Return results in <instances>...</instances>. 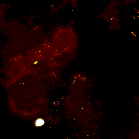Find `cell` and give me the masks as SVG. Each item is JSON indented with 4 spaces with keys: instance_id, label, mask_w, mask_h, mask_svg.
<instances>
[{
    "instance_id": "obj_1",
    "label": "cell",
    "mask_w": 139,
    "mask_h": 139,
    "mask_svg": "<svg viewBox=\"0 0 139 139\" xmlns=\"http://www.w3.org/2000/svg\"><path fill=\"white\" fill-rule=\"evenodd\" d=\"M44 121L43 119H39L36 122V125L37 126H41L44 124Z\"/></svg>"
}]
</instances>
